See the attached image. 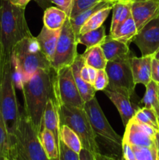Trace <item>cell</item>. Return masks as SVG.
Instances as JSON below:
<instances>
[{
	"label": "cell",
	"instance_id": "obj_1",
	"mask_svg": "<svg viewBox=\"0 0 159 160\" xmlns=\"http://www.w3.org/2000/svg\"><path fill=\"white\" fill-rule=\"evenodd\" d=\"M20 89L24 99V113L40 132L45 106L53 97V69L38 70Z\"/></svg>",
	"mask_w": 159,
	"mask_h": 160
},
{
	"label": "cell",
	"instance_id": "obj_2",
	"mask_svg": "<svg viewBox=\"0 0 159 160\" xmlns=\"http://www.w3.org/2000/svg\"><path fill=\"white\" fill-rule=\"evenodd\" d=\"M11 59L14 82L19 88L38 70L52 69L51 62L41 51L34 36L20 41L12 49Z\"/></svg>",
	"mask_w": 159,
	"mask_h": 160
},
{
	"label": "cell",
	"instance_id": "obj_3",
	"mask_svg": "<svg viewBox=\"0 0 159 160\" xmlns=\"http://www.w3.org/2000/svg\"><path fill=\"white\" fill-rule=\"evenodd\" d=\"M31 36L25 18V8L15 6L9 0H0V40L6 62L12 58L14 46Z\"/></svg>",
	"mask_w": 159,
	"mask_h": 160
},
{
	"label": "cell",
	"instance_id": "obj_4",
	"mask_svg": "<svg viewBox=\"0 0 159 160\" xmlns=\"http://www.w3.org/2000/svg\"><path fill=\"white\" fill-rule=\"evenodd\" d=\"M38 134L26 114L20 112L15 133L9 138V159L50 160L42 148Z\"/></svg>",
	"mask_w": 159,
	"mask_h": 160
},
{
	"label": "cell",
	"instance_id": "obj_5",
	"mask_svg": "<svg viewBox=\"0 0 159 160\" xmlns=\"http://www.w3.org/2000/svg\"><path fill=\"white\" fill-rule=\"evenodd\" d=\"M59 117V126L66 125L78 135L83 148L93 154L100 153L97 137L84 109L55 103Z\"/></svg>",
	"mask_w": 159,
	"mask_h": 160
},
{
	"label": "cell",
	"instance_id": "obj_6",
	"mask_svg": "<svg viewBox=\"0 0 159 160\" xmlns=\"http://www.w3.org/2000/svg\"><path fill=\"white\" fill-rule=\"evenodd\" d=\"M15 88L11 59L5 64L2 81L0 84V111L9 138L15 133L20 116Z\"/></svg>",
	"mask_w": 159,
	"mask_h": 160
},
{
	"label": "cell",
	"instance_id": "obj_7",
	"mask_svg": "<svg viewBox=\"0 0 159 160\" xmlns=\"http://www.w3.org/2000/svg\"><path fill=\"white\" fill-rule=\"evenodd\" d=\"M53 99L55 103L84 109L85 102L75 82L71 66L53 70Z\"/></svg>",
	"mask_w": 159,
	"mask_h": 160
},
{
	"label": "cell",
	"instance_id": "obj_8",
	"mask_svg": "<svg viewBox=\"0 0 159 160\" xmlns=\"http://www.w3.org/2000/svg\"><path fill=\"white\" fill-rule=\"evenodd\" d=\"M84 109L96 137L115 149H122L123 138L111 127L95 96L84 103Z\"/></svg>",
	"mask_w": 159,
	"mask_h": 160
},
{
	"label": "cell",
	"instance_id": "obj_9",
	"mask_svg": "<svg viewBox=\"0 0 159 160\" xmlns=\"http://www.w3.org/2000/svg\"><path fill=\"white\" fill-rule=\"evenodd\" d=\"M132 56L118 60L108 61L104 69L108 78L107 88L123 94L129 98L133 94L136 86L130 65Z\"/></svg>",
	"mask_w": 159,
	"mask_h": 160
},
{
	"label": "cell",
	"instance_id": "obj_10",
	"mask_svg": "<svg viewBox=\"0 0 159 160\" xmlns=\"http://www.w3.org/2000/svg\"><path fill=\"white\" fill-rule=\"evenodd\" d=\"M78 42L73 31L70 18H67L61 28L55 51L51 61V67L54 71L71 66L78 56Z\"/></svg>",
	"mask_w": 159,
	"mask_h": 160
},
{
	"label": "cell",
	"instance_id": "obj_11",
	"mask_svg": "<svg viewBox=\"0 0 159 160\" xmlns=\"http://www.w3.org/2000/svg\"><path fill=\"white\" fill-rule=\"evenodd\" d=\"M156 132L157 131L152 127L145 123H138L131 119L126 126L123 142L135 146H155Z\"/></svg>",
	"mask_w": 159,
	"mask_h": 160
},
{
	"label": "cell",
	"instance_id": "obj_12",
	"mask_svg": "<svg viewBox=\"0 0 159 160\" xmlns=\"http://www.w3.org/2000/svg\"><path fill=\"white\" fill-rule=\"evenodd\" d=\"M133 42L142 56H153L159 48V16L148 22L134 38Z\"/></svg>",
	"mask_w": 159,
	"mask_h": 160
},
{
	"label": "cell",
	"instance_id": "obj_13",
	"mask_svg": "<svg viewBox=\"0 0 159 160\" xmlns=\"http://www.w3.org/2000/svg\"><path fill=\"white\" fill-rule=\"evenodd\" d=\"M131 15L139 31L148 22L159 16V0L132 1Z\"/></svg>",
	"mask_w": 159,
	"mask_h": 160
},
{
	"label": "cell",
	"instance_id": "obj_14",
	"mask_svg": "<svg viewBox=\"0 0 159 160\" xmlns=\"http://www.w3.org/2000/svg\"><path fill=\"white\" fill-rule=\"evenodd\" d=\"M100 46L108 62L126 59L132 56L129 45L114 39L110 34L106 36Z\"/></svg>",
	"mask_w": 159,
	"mask_h": 160
},
{
	"label": "cell",
	"instance_id": "obj_15",
	"mask_svg": "<svg viewBox=\"0 0 159 160\" xmlns=\"http://www.w3.org/2000/svg\"><path fill=\"white\" fill-rule=\"evenodd\" d=\"M153 56L136 57L132 56L130 59L131 69L136 84L147 85L151 81V62Z\"/></svg>",
	"mask_w": 159,
	"mask_h": 160
},
{
	"label": "cell",
	"instance_id": "obj_16",
	"mask_svg": "<svg viewBox=\"0 0 159 160\" xmlns=\"http://www.w3.org/2000/svg\"><path fill=\"white\" fill-rule=\"evenodd\" d=\"M103 92L117 108L120 114V117H121L123 125L126 127L129 120L135 115L136 111L137 110V109H134V107L132 106V104L130 102V98H128L123 94L111 91L108 88L103 90Z\"/></svg>",
	"mask_w": 159,
	"mask_h": 160
},
{
	"label": "cell",
	"instance_id": "obj_17",
	"mask_svg": "<svg viewBox=\"0 0 159 160\" xmlns=\"http://www.w3.org/2000/svg\"><path fill=\"white\" fill-rule=\"evenodd\" d=\"M85 64L83 54L79 55L76 56L74 62L72 64V72H73V78H74L75 82H76L77 88L79 90L80 96L84 102L89 101L95 96V92H97L94 88L93 84L84 81L80 76V70L83 66Z\"/></svg>",
	"mask_w": 159,
	"mask_h": 160
},
{
	"label": "cell",
	"instance_id": "obj_18",
	"mask_svg": "<svg viewBox=\"0 0 159 160\" xmlns=\"http://www.w3.org/2000/svg\"><path fill=\"white\" fill-rule=\"evenodd\" d=\"M60 32L61 29L51 30L48 29L45 26H43L38 35L35 37L37 42H38L41 49L45 53L47 58L49 59L51 63L53 56H54L56 45H57Z\"/></svg>",
	"mask_w": 159,
	"mask_h": 160
},
{
	"label": "cell",
	"instance_id": "obj_19",
	"mask_svg": "<svg viewBox=\"0 0 159 160\" xmlns=\"http://www.w3.org/2000/svg\"><path fill=\"white\" fill-rule=\"evenodd\" d=\"M41 128H45L49 130L54 135L56 142L59 146L60 134H59V117L58 113L55 102L52 98H50L47 102L42 119Z\"/></svg>",
	"mask_w": 159,
	"mask_h": 160
},
{
	"label": "cell",
	"instance_id": "obj_20",
	"mask_svg": "<svg viewBox=\"0 0 159 160\" xmlns=\"http://www.w3.org/2000/svg\"><path fill=\"white\" fill-rule=\"evenodd\" d=\"M113 5L114 3L112 2L108 1V0H103V1H101L97 3V4H95L94 6H91L89 9L83 11L82 12L76 15L73 18L70 19V23H71L72 27H73V31L76 34V39H78V38H79L80 31L82 26L90 17H92L94 14L96 13L98 11L101 10V9H104V8L113 7Z\"/></svg>",
	"mask_w": 159,
	"mask_h": 160
},
{
	"label": "cell",
	"instance_id": "obj_21",
	"mask_svg": "<svg viewBox=\"0 0 159 160\" xmlns=\"http://www.w3.org/2000/svg\"><path fill=\"white\" fill-rule=\"evenodd\" d=\"M137 28L136 23L132 19V15L126 19L124 22L120 23L112 32L110 33V35L114 39L124 42L129 45V44L133 42L134 38L137 35Z\"/></svg>",
	"mask_w": 159,
	"mask_h": 160
},
{
	"label": "cell",
	"instance_id": "obj_22",
	"mask_svg": "<svg viewBox=\"0 0 159 160\" xmlns=\"http://www.w3.org/2000/svg\"><path fill=\"white\" fill-rule=\"evenodd\" d=\"M38 135L47 157L50 160H59V145L52 133L47 128H41Z\"/></svg>",
	"mask_w": 159,
	"mask_h": 160
},
{
	"label": "cell",
	"instance_id": "obj_23",
	"mask_svg": "<svg viewBox=\"0 0 159 160\" xmlns=\"http://www.w3.org/2000/svg\"><path fill=\"white\" fill-rule=\"evenodd\" d=\"M67 18L68 16L63 10L59 7L50 6L45 9L44 26L51 30L61 29Z\"/></svg>",
	"mask_w": 159,
	"mask_h": 160
},
{
	"label": "cell",
	"instance_id": "obj_24",
	"mask_svg": "<svg viewBox=\"0 0 159 160\" xmlns=\"http://www.w3.org/2000/svg\"><path fill=\"white\" fill-rule=\"evenodd\" d=\"M83 56L86 66L93 67L98 70L105 69L108 61L100 45L87 48Z\"/></svg>",
	"mask_w": 159,
	"mask_h": 160
},
{
	"label": "cell",
	"instance_id": "obj_25",
	"mask_svg": "<svg viewBox=\"0 0 159 160\" xmlns=\"http://www.w3.org/2000/svg\"><path fill=\"white\" fill-rule=\"evenodd\" d=\"M105 26L101 25L98 28L92 31H87L84 34H80L77 39L78 44H81L86 46L87 48L100 45L104 41L106 38Z\"/></svg>",
	"mask_w": 159,
	"mask_h": 160
},
{
	"label": "cell",
	"instance_id": "obj_26",
	"mask_svg": "<svg viewBox=\"0 0 159 160\" xmlns=\"http://www.w3.org/2000/svg\"><path fill=\"white\" fill-rule=\"evenodd\" d=\"M60 141L63 142L68 148L79 154L82 150L83 146L80 139L77 134L66 125L59 126Z\"/></svg>",
	"mask_w": 159,
	"mask_h": 160
},
{
	"label": "cell",
	"instance_id": "obj_27",
	"mask_svg": "<svg viewBox=\"0 0 159 160\" xmlns=\"http://www.w3.org/2000/svg\"><path fill=\"white\" fill-rule=\"evenodd\" d=\"M112 19L110 27V33L112 32L120 23L124 22L131 16L130 2H117L112 7Z\"/></svg>",
	"mask_w": 159,
	"mask_h": 160
},
{
	"label": "cell",
	"instance_id": "obj_28",
	"mask_svg": "<svg viewBox=\"0 0 159 160\" xmlns=\"http://www.w3.org/2000/svg\"><path fill=\"white\" fill-rule=\"evenodd\" d=\"M157 91H158V84L151 80L147 85H146V92L141 102L144 105V107L154 109L157 116H158L159 102Z\"/></svg>",
	"mask_w": 159,
	"mask_h": 160
},
{
	"label": "cell",
	"instance_id": "obj_29",
	"mask_svg": "<svg viewBox=\"0 0 159 160\" xmlns=\"http://www.w3.org/2000/svg\"><path fill=\"white\" fill-rule=\"evenodd\" d=\"M112 9V7L104 8V9H101V10L98 11L96 13L94 14L92 17H90L81 28L80 31V35L87 32V31L97 29L99 27H101L104 22V20L108 17Z\"/></svg>",
	"mask_w": 159,
	"mask_h": 160
},
{
	"label": "cell",
	"instance_id": "obj_30",
	"mask_svg": "<svg viewBox=\"0 0 159 160\" xmlns=\"http://www.w3.org/2000/svg\"><path fill=\"white\" fill-rule=\"evenodd\" d=\"M132 120L140 123H145L152 127L156 131H159V124L157 120V116L154 109L143 107L137 109Z\"/></svg>",
	"mask_w": 159,
	"mask_h": 160
},
{
	"label": "cell",
	"instance_id": "obj_31",
	"mask_svg": "<svg viewBox=\"0 0 159 160\" xmlns=\"http://www.w3.org/2000/svg\"><path fill=\"white\" fill-rule=\"evenodd\" d=\"M9 149H10L9 137L5 125L2 115L0 111V160H10Z\"/></svg>",
	"mask_w": 159,
	"mask_h": 160
},
{
	"label": "cell",
	"instance_id": "obj_32",
	"mask_svg": "<svg viewBox=\"0 0 159 160\" xmlns=\"http://www.w3.org/2000/svg\"><path fill=\"white\" fill-rule=\"evenodd\" d=\"M137 160H157L158 152L157 147H141L130 145Z\"/></svg>",
	"mask_w": 159,
	"mask_h": 160
},
{
	"label": "cell",
	"instance_id": "obj_33",
	"mask_svg": "<svg viewBox=\"0 0 159 160\" xmlns=\"http://www.w3.org/2000/svg\"><path fill=\"white\" fill-rule=\"evenodd\" d=\"M101 1H103V0H74L70 19L73 18L76 15L82 12L83 11L89 9Z\"/></svg>",
	"mask_w": 159,
	"mask_h": 160
},
{
	"label": "cell",
	"instance_id": "obj_34",
	"mask_svg": "<svg viewBox=\"0 0 159 160\" xmlns=\"http://www.w3.org/2000/svg\"><path fill=\"white\" fill-rule=\"evenodd\" d=\"M59 160H80L79 154L66 146L62 142H59Z\"/></svg>",
	"mask_w": 159,
	"mask_h": 160
},
{
	"label": "cell",
	"instance_id": "obj_35",
	"mask_svg": "<svg viewBox=\"0 0 159 160\" xmlns=\"http://www.w3.org/2000/svg\"><path fill=\"white\" fill-rule=\"evenodd\" d=\"M108 84V78L105 70H98V73L93 83V86L96 91H103L107 88Z\"/></svg>",
	"mask_w": 159,
	"mask_h": 160
},
{
	"label": "cell",
	"instance_id": "obj_36",
	"mask_svg": "<svg viewBox=\"0 0 159 160\" xmlns=\"http://www.w3.org/2000/svg\"><path fill=\"white\" fill-rule=\"evenodd\" d=\"M50 1L51 3H54L55 5H56L59 9L63 10L70 18L72 9H73L74 0H50Z\"/></svg>",
	"mask_w": 159,
	"mask_h": 160
},
{
	"label": "cell",
	"instance_id": "obj_37",
	"mask_svg": "<svg viewBox=\"0 0 159 160\" xmlns=\"http://www.w3.org/2000/svg\"><path fill=\"white\" fill-rule=\"evenodd\" d=\"M122 152H123V157L126 160H137L130 145H129L126 142H123Z\"/></svg>",
	"mask_w": 159,
	"mask_h": 160
},
{
	"label": "cell",
	"instance_id": "obj_38",
	"mask_svg": "<svg viewBox=\"0 0 159 160\" xmlns=\"http://www.w3.org/2000/svg\"><path fill=\"white\" fill-rule=\"evenodd\" d=\"M151 80L159 84V61L154 57L151 62Z\"/></svg>",
	"mask_w": 159,
	"mask_h": 160
},
{
	"label": "cell",
	"instance_id": "obj_39",
	"mask_svg": "<svg viewBox=\"0 0 159 160\" xmlns=\"http://www.w3.org/2000/svg\"><path fill=\"white\" fill-rule=\"evenodd\" d=\"M5 64H6V61H5L4 57V51H3L2 44L1 40H0V84H1L2 81Z\"/></svg>",
	"mask_w": 159,
	"mask_h": 160
},
{
	"label": "cell",
	"instance_id": "obj_40",
	"mask_svg": "<svg viewBox=\"0 0 159 160\" xmlns=\"http://www.w3.org/2000/svg\"><path fill=\"white\" fill-rule=\"evenodd\" d=\"M79 157L80 160H95L94 154L85 148H82L79 153Z\"/></svg>",
	"mask_w": 159,
	"mask_h": 160
},
{
	"label": "cell",
	"instance_id": "obj_41",
	"mask_svg": "<svg viewBox=\"0 0 159 160\" xmlns=\"http://www.w3.org/2000/svg\"><path fill=\"white\" fill-rule=\"evenodd\" d=\"M94 157L96 160H120V159L113 157V156H107V155H102L101 152L94 154Z\"/></svg>",
	"mask_w": 159,
	"mask_h": 160
},
{
	"label": "cell",
	"instance_id": "obj_42",
	"mask_svg": "<svg viewBox=\"0 0 159 160\" xmlns=\"http://www.w3.org/2000/svg\"><path fill=\"white\" fill-rule=\"evenodd\" d=\"M11 3L15 6H19V7L26 8V5L31 1V0H9Z\"/></svg>",
	"mask_w": 159,
	"mask_h": 160
},
{
	"label": "cell",
	"instance_id": "obj_43",
	"mask_svg": "<svg viewBox=\"0 0 159 160\" xmlns=\"http://www.w3.org/2000/svg\"><path fill=\"white\" fill-rule=\"evenodd\" d=\"M37 2V4L40 6L41 9H45L48 7H49V5L51 2L50 0H34Z\"/></svg>",
	"mask_w": 159,
	"mask_h": 160
},
{
	"label": "cell",
	"instance_id": "obj_44",
	"mask_svg": "<svg viewBox=\"0 0 159 160\" xmlns=\"http://www.w3.org/2000/svg\"><path fill=\"white\" fill-rule=\"evenodd\" d=\"M155 144L159 154V131H157L155 134Z\"/></svg>",
	"mask_w": 159,
	"mask_h": 160
},
{
	"label": "cell",
	"instance_id": "obj_45",
	"mask_svg": "<svg viewBox=\"0 0 159 160\" xmlns=\"http://www.w3.org/2000/svg\"><path fill=\"white\" fill-rule=\"evenodd\" d=\"M108 1H110L112 2H113L114 4L117 2H123V3H126V2H132V0H108Z\"/></svg>",
	"mask_w": 159,
	"mask_h": 160
},
{
	"label": "cell",
	"instance_id": "obj_46",
	"mask_svg": "<svg viewBox=\"0 0 159 160\" xmlns=\"http://www.w3.org/2000/svg\"><path fill=\"white\" fill-rule=\"evenodd\" d=\"M153 57H154L155 59H157V60L159 61V48L154 53V55H153Z\"/></svg>",
	"mask_w": 159,
	"mask_h": 160
},
{
	"label": "cell",
	"instance_id": "obj_47",
	"mask_svg": "<svg viewBox=\"0 0 159 160\" xmlns=\"http://www.w3.org/2000/svg\"><path fill=\"white\" fill-rule=\"evenodd\" d=\"M157 95H158V102H159V84H158V91H157Z\"/></svg>",
	"mask_w": 159,
	"mask_h": 160
},
{
	"label": "cell",
	"instance_id": "obj_48",
	"mask_svg": "<svg viewBox=\"0 0 159 160\" xmlns=\"http://www.w3.org/2000/svg\"><path fill=\"white\" fill-rule=\"evenodd\" d=\"M120 160H126V159H124V158H123V156H122V158H121V159H120Z\"/></svg>",
	"mask_w": 159,
	"mask_h": 160
},
{
	"label": "cell",
	"instance_id": "obj_49",
	"mask_svg": "<svg viewBox=\"0 0 159 160\" xmlns=\"http://www.w3.org/2000/svg\"><path fill=\"white\" fill-rule=\"evenodd\" d=\"M157 120H158V124H159V115L157 116Z\"/></svg>",
	"mask_w": 159,
	"mask_h": 160
},
{
	"label": "cell",
	"instance_id": "obj_50",
	"mask_svg": "<svg viewBox=\"0 0 159 160\" xmlns=\"http://www.w3.org/2000/svg\"><path fill=\"white\" fill-rule=\"evenodd\" d=\"M157 160H159V154H158V159H157Z\"/></svg>",
	"mask_w": 159,
	"mask_h": 160
},
{
	"label": "cell",
	"instance_id": "obj_51",
	"mask_svg": "<svg viewBox=\"0 0 159 160\" xmlns=\"http://www.w3.org/2000/svg\"><path fill=\"white\" fill-rule=\"evenodd\" d=\"M12 160H18V159H12Z\"/></svg>",
	"mask_w": 159,
	"mask_h": 160
},
{
	"label": "cell",
	"instance_id": "obj_52",
	"mask_svg": "<svg viewBox=\"0 0 159 160\" xmlns=\"http://www.w3.org/2000/svg\"><path fill=\"white\" fill-rule=\"evenodd\" d=\"M132 1H134V0H132Z\"/></svg>",
	"mask_w": 159,
	"mask_h": 160
},
{
	"label": "cell",
	"instance_id": "obj_53",
	"mask_svg": "<svg viewBox=\"0 0 159 160\" xmlns=\"http://www.w3.org/2000/svg\"><path fill=\"white\" fill-rule=\"evenodd\" d=\"M95 160H96V159H95Z\"/></svg>",
	"mask_w": 159,
	"mask_h": 160
}]
</instances>
